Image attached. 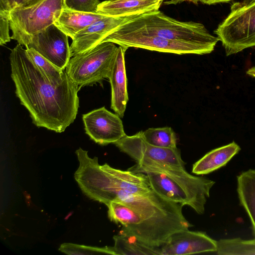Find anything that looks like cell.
I'll list each match as a JSON object with an SVG mask.
<instances>
[{
  "mask_svg": "<svg viewBox=\"0 0 255 255\" xmlns=\"http://www.w3.org/2000/svg\"><path fill=\"white\" fill-rule=\"evenodd\" d=\"M9 61L16 96L32 123L56 132L64 131L76 119L81 87L67 74L60 83L50 81L20 44L11 50Z\"/></svg>",
  "mask_w": 255,
  "mask_h": 255,
  "instance_id": "cell-1",
  "label": "cell"
},
{
  "mask_svg": "<svg viewBox=\"0 0 255 255\" xmlns=\"http://www.w3.org/2000/svg\"><path fill=\"white\" fill-rule=\"evenodd\" d=\"M107 206L109 218L122 225V230L155 247L161 248L172 234L193 226L184 216L181 205L152 190L112 201Z\"/></svg>",
  "mask_w": 255,
  "mask_h": 255,
  "instance_id": "cell-2",
  "label": "cell"
},
{
  "mask_svg": "<svg viewBox=\"0 0 255 255\" xmlns=\"http://www.w3.org/2000/svg\"><path fill=\"white\" fill-rule=\"evenodd\" d=\"M79 166L75 179L83 193L90 199L105 204L152 190L147 176L115 169L107 163L100 165L98 158L90 157L88 151H76Z\"/></svg>",
  "mask_w": 255,
  "mask_h": 255,
  "instance_id": "cell-3",
  "label": "cell"
},
{
  "mask_svg": "<svg viewBox=\"0 0 255 255\" xmlns=\"http://www.w3.org/2000/svg\"><path fill=\"white\" fill-rule=\"evenodd\" d=\"M138 173L145 174L151 188L163 198L192 208L203 214L207 198L215 181L192 175L185 169H144Z\"/></svg>",
  "mask_w": 255,
  "mask_h": 255,
  "instance_id": "cell-4",
  "label": "cell"
},
{
  "mask_svg": "<svg viewBox=\"0 0 255 255\" xmlns=\"http://www.w3.org/2000/svg\"><path fill=\"white\" fill-rule=\"evenodd\" d=\"M123 25L142 29L170 40L216 46L220 41L202 23L181 21L164 14L159 10L131 16Z\"/></svg>",
  "mask_w": 255,
  "mask_h": 255,
  "instance_id": "cell-5",
  "label": "cell"
},
{
  "mask_svg": "<svg viewBox=\"0 0 255 255\" xmlns=\"http://www.w3.org/2000/svg\"><path fill=\"white\" fill-rule=\"evenodd\" d=\"M226 56L255 47V1L248 4L236 2L230 12L214 31Z\"/></svg>",
  "mask_w": 255,
  "mask_h": 255,
  "instance_id": "cell-6",
  "label": "cell"
},
{
  "mask_svg": "<svg viewBox=\"0 0 255 255\" xmlns=\"http://www.w3.org/2000/svg\"><path fill=\"white\" fill-rule=\"evenodd\" d=\"M118 47L106 42L99 44L70 59L65 71L69 78L80 87L97 83L102 84L109 79L117 53Z\"/></svg>",
  "mask_w": 255,
  "mask_h": 255,
  "instance_id": "cell-7",
  "label": "cell"
},
{
  "mask_svg": "<svg viewBox=\"0 0 255 255\" xmlns=\"http://www.w3.org/2000/svg\"><path fill=\"white\" fill-rule=\"evenodd\" d=\"M64 7V0H40L13 8L8 14L11 39L26 47L33 35L54 23Z\"/></svg>",
  "mask_w": 255,
  "mask_h": 255,
  "instance_id": "cell-8",
  "label": "cell"
},
{
  "mask_svg": "<svg viewBox=\"0 0 255 255\" xmlns=\"http://www.w3.org/2000/svg\"><path fill=\"white\" fill-rule=\"evenodd\" d=\"M106 42L127 48H142L178 55H204L211 53L215 49V47L209 45L170 40L123 24L106 37L102 43Z\"/></svg>",
  "mask_w": 255,
  "mask_h": 255,
  "instance_id": "cell-9",
  "label": "cell"
},
{
  "mask_svg": "<svg viewBox=\"0 0 255 255\" xmlns=\"http://www.w3.org/2000/svg\"><path fill=\"white\" fill-rule=\"evenodd\" d=\"M114 144L122 152L136 161V163L154 162L185 167L180 150L152 145L143 138L142 131L132 135L127 134Z\"/></svg>",
  "mask_w": 255,
  "mask_h": 255,
  "instance_id": "cell-10",
  "label": "cell"
},
{
  "mask_svg": "<svg viewBox=\"0 0 255 255\" xmlns=\"http://www.w3.org/2000/svg\"><path fill=\"white\" fill-rule=\"evenodd\" d=\"M68 37L53 23L33 35L25 47L34 49L53 65L65 70L72 57Z\"/></svg>",
  "mask_w": 255,
  "mask_h": 255,
  "instance_id": "cell-11",
  "label": "cell"
},
{
  "mask_svg": "<svg viewBox=\"0 0 255 255\" xmlns=\"http://www.w3.org/2000/svg\"><path fill=\"white\" fill-rule=\"evenodd\" d=\"M121 117L105 107L83 115L86 133L102 145L115 143L126 135Z\"/></svg>",
  "mask_w": 255,
  "mask_h": 255,
  "instance_id": "cell-12",
  "label": "cell"
},
{
  "mask_svg": "<svg viewBox=\"0 0 255 255\" xmlns=\"http://www.w3.org/2000/svg\"><path fill=\"white\" fill-rule=\"evenodd\" d=\"M161 255L216 253L217 241L202 232L184 229L172 234L161 247Z\"/></svg>",
  "mask_w": 255,
  "mask_h": 255,
  "instance_id": "cell-13",
  "label": "cell"
},
{
  "mask_svg": "<svg viewBox=\"0 0 255 255\" xmlns=\"http://www.w3.org/2000/svg\"><path fill=\"white\" fill-rule=\"evenodd\" d=\"M132 16H106L80 31L72 39L70 46L71 56L84 52L101 43L106 37Z\"/></svg>",
  "mask_w": 255,
  "mask_h": 255,
  "instance_id": "cell-14",
  "label": "cell"
},
{
  "mask_svg": "<svg viewBox=\"0 0 255 255\" xmlns=\"http://www.w3.org/2000/svg\"><path fill=\"white\" fill-rule=\"evenodd\" d=\"M128 48L118 47L115 62L109 79L111 86V108L120 117H124L128 101L125 54Z\"/></svg>",
  "mask_w": 255,
  "mask_h": 255,
  "instance_id": "cell-15",
  "label": "cell"
},
{
  "mask_svg": "<svg viewBox=\"0 0 255 255\" xmlns=\"http://www.w3.org/2000/svg\"><path fill=\"white\" fill-rule=\"evenodd\" d=\"M163 0H108L101 2L97 12L110 16H129L159 9Z\"/></svg>",
  "mask_w": 255,
  "mask_h": 255,
  "instance_id": "cell-16",
  "label": "cell"
},
{
  "mask_svg": "<svg viewBox=\"0 0 255 255\" xmlns=\"http://www.w3.org/2000/svg\"><path fill=\"white\" fill-rule=\"evenodd\" d=\"M241 150L236 142L215 148L196 162L192 172L196 175H205L211 173L225 166Z\"/></svg>",
  "mask_w": 255,
  "mask_h": 255,
  "instance_id": "cell-17",
  "label": "cell"
},
{
  "mask_svg": "<svg viewBox=\"0 0 255 255\" xmlns=\"http://www.w3.org/2000/svg\"><path fill=\"white\" fill-rule=\"evenodd\" d=\"M106 16L64 7L54 24L72 39L78 32Z\"/></svg>",
  "mask_w": 255,
  "mask_h": 255,
  "instance_id": "cell-18",
  "label": "cell"
},
{
  "mask_svg": "<svg viewBox=\"0 0 255 255\" xmlns=\"http://www.w3.org/2000/svg\"><path fill=\"white\" fill-rule=\"evenodd\" d=\"M237 179L239 200L250 218L255 239V169L241 172Z\"/></svg>",
  "mask_w": 255,
  "mask_h": 255,
  "instance_id": "cell-19",
  "label": "cell"
},
{
  "mask_svg": "<svg viewBox=\"0 0 255 255\" xmlns=\"http://www.w3.org/2000/svg\"><path fill=\"white\" fill-rule=\"evenodd\" d=\"M114 240L116 255H161V248L150 246L123 230L114 236Z\"/></svg>",
  "mask_w": 255,
  "mask_h": 255,
  "instance_id": "cell-20",
  "label": "cell"
},
{
  "mask_svg": "<svg viewBox=\"0 0 255 255\" xmlns=\"http://www.w3.org/2000/svg\"><path fill=\"white\" fill-rule=\"evenodd\" d=\"M216 253L220 255H255V239H220L217 241Z\"/></svg>",
  "mask_w": 255,
  "mask_h": 255,
  "instance_id": "cell-21",
  "label": "cell"
},
{
  "mask_svg": "<svg viewBox=\"0 0 255 255\" xmlns=\"http://www.w3.org/2000/svg\"><path fill=\"white\" fill-rule=\"evenodd\" d=\"M142 135L148 143L159 147L176 148L177 136L170 127L149 128L142 131Z\"/></svg>",
  "mask_w": 255,
  "mask_h": 255,
  "instance_id": "cell-22",
  "label": "cell"
},
{
  "mask_svg": "<svg viewBox=\"0 0 255 255\" xmlns=\"http://www.w3.org/2000/svg\"><path fill=\"white\" fill-rule=\"evenodd\" d=\"M27 55L43 72L49 80L54 83H60L67 75L65 70H62L53 65L48 59L34 49L26 48Z\"/></svg>",
  "mask_w": 255,
  "mask_h": 255,
  "instance_id": "cell-23",
  "label": "cell"
},
{
  "mask_svg": "<svg viewBox=\"0 0 255 255\" xmlns=\"http://www.w3.org/2000/svg\"><path fill=\"white\" fill-rule=\"evenodd\" d=\"M59 250L66 254L70 255H116L113 247L100 248L80 245L72 243H63L61 244Z\"/></svg>",
  "mask_w": 255,
  "mask_h": 255,
  "instance_id": "cell-24",
  "label": "cell"
},
{
  "mask_svg": "<svg viewBox=\"0 0 255 255\" xmlns=\"http://www.w3.org/2000/svg\"><path fill=\"white\" fill-rule=\"evenodd\" d=\"M100 0H64L65 8L89 12H97Z\"/></svg>",
  "mask_w": 255,
  "mask_h": 255,
  "instance_id": "cell-25",
  "label": "cell"
},
{
  "mask_svg": "<svg viewBox=\"0 0 255 255\" xmlns=\"http://www.w3.org/2000/svg\"><path fill=\"white\" fill-rule=\"evenodd\" d=\"M9 13L0 11V45H3L9 42L11 37L9 36Z\"/></svg>",
  "mask_w": 255,
  "mask_h": 255,
  "instance_id": "cell-26",
  "label": "cell"
},
{
  "mask_svg": "<svg viewBox=\"0 0 255 255\" xmlns=\"http://www.w3.org/2000/svg\"><path fill=\"white\" fill-rule=\"evenodd\" d=\"M233 0H169L165 1V4H177L182 3L184 1H191L195 4L201 2L204 4L208 5L216 4L221 3H228L232 1Z\"/></svg>",
  "mask_w": 255,
  "mask_h": 255,
  "instance_id": "cell-27",
  "label": "cell"
},
{
  "mask_svg": "<svg viewBox=\"0 0 255 255\" xmlns=\"http://www.w3.org/2000/svg\"><path fill=\"white\" fill-rule=\"evenodd\" d=\"M25 0H0V11L9 13L13 8L22 5Z\"/></svg>",
  "mask_w": 255,
  "mask_h": 255,
  "instance_id": "cell-28",
  "label": "cell"
},
{
  "mask_svg": "<svg viewBox=\"0 0 255 255\" xmlns=\"http://www.w3.org/2000/svg\"><path fill=\"white\" fill-rule=\"evenodd\" d=\"M246 74L253 78H255V65L248 69Z\"/></svg>",
  "mask_w": 255,
  "mask_h": 255,
  "instance_id": "cell-29",
  "label": "cell"
},
{
  "mask_svg": "<svg viewBox=\"0 0 255 255\" xmlns=\"http://www.w3.org/2000/svg\"><path fill=\"white\" fill-rule=\"evenodd\" d=\"M39 0H25L24 3L22 5H20L19 6H29V5H32V4L36 3L37 2H38Z\"/></svg>",
  "mask_w": 255,
  "mask_h": 255,
  "instance_id": "cell-30",
  "label": "cell"
},
{
  "mask_svg": "<svg viewBox=\"0 0 255 255\" xmlns=\"http://www.w3.org/2000/svg\"><path fill=\"white\" fill-rule=\"evenodd\" d=\"M255 1V0H243L242 2L244 4H248Z\"/></svg>",
  "mask_w": 255,
  "mask_h": 255,
  "instance_id": "cell-31",
  "label": "cell"
}]
</instances>
